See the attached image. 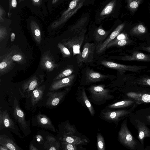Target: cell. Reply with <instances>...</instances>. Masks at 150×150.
Masks as SVG:
<instances>
[{"mask_svg": "<svg viewBox=\"0 0 150 150\" xmlns=\"http://www.w3.org/2000/svg\"><path fill=\"white\" fill-rule=\"evenodd\" d=\"M29 150H38V149L34 146L32 143H30L29 146Z\"/></svg>", "mask_w": 150, "mask_h": 150, "instance_id": "obj_41", "label": "cell"}, {"mask_svg": "<svg viewBox=\"0 0 150 150\" xmlns=\"http://www.w3.org/2000/svg\"><path fill=\"white\" fill-rule=\"evenodd\" d=\"M108 34V33L103 29L98 28L94 33V39L97 42L100 44L106 38Z\"/></svg>", "mask_w": 150, "mask_h": 150, "instance_id": "obj_27", "label": "cell"}, {"mask_svg": "<svg viewBox=\"0 0 150 150\" xmlns=\"http://www.w3.org/2000/svg\"><path fill=\"white\" fill-rule=\"evenodd\" d=\"M101 64L105 67L117 70L119 71H124L132 70L131 67L122 64L115 63L112 62L103 60L101 62Z\"/></svg>", "mask_w": 150, "mask_h": 150, "instance_id": "obj_23", "label": "cell"}, {"mask_svg": "<svg viewBox=\"0 0 150 150\" xmlns=\"http://www.w3.org/2000/svg\"><path fill=\"white\" fill-rule=\"evenodd\" d=\"M40 66L42 69L48 72H50L58 68L59 65L56 64L51 54L49 52H46L43 53L41 57Z\"/></svg>", "mask_w": 150, "mask_h": 150, "instance_id": "obj_10", "label": "cell"}, {"mask_svg": "<svg viewBox=\"0 0 150 150\" xmlns=\"http://www.w3.org/2000/svg\"><path fill=\"white\" fill-rule=\"evenodd\" d=\"M13 109L14 118L21 129L26 136L25 131L29 129V122L26 120L24 112L21 108L18 100L15 98L14 100Z\"/></svg>", "mask_w": 150, "mask_h": 150, "instance_id": "obj_7", "label": "cell"}, {"mask_svg": "<svg viewBox=\"0 0 150 150\" xmlns=\"http://www.w3.org/2000/svg\"><path fill=\"white\" fill-rule=\"evenodd\" d=\"M132 30L134 33H144L145 32L146 29L145 27L142 24H140L136 26Z\"/></svg>", "mask_w": 150, "mask_h": 150, "instance_id": "obj_34", "label": "cell"}, {"mask_svg": "<svg viewBox=\"0 0 150 150\" xmlns=\"http://www.w3.org/2000/svg\"><path fill=\"white\" fill-rule=\"evenodd\" d=\"M70 90V89L67 88L60 91H53L48 92L47 95L48 98L46 105L51 107L57 105L65 98Z\"/></svg>", "mask_w": 150, "mask_h": 150, "instance_id": "obj_9", "label": "cell"}, {"mask_svg": "<svg viewBox=\"0 0 150 150\" xmlns=\"http://www.w3.org/2000/svg\"><path fill=\"white\" fill-rule=\"evenodd\" d=\"M43 75L37 74L24 82L20 88V92L23 98H28L33 91L44 81Z\"/></svg>", "mask_w": 150, "mask_h": 150, "instance_id": "obj_3", "label": "cell"}, {"mask_svg": "<svg viewBox=\"0 0 150 150\" xmlns=\"http://www.w3.org/2000/svg\"><path fill=\"white\" fill-rule=\"evenodd\" d=\"M6 14V12L4 9L1 6H0V21L1 22L4 21V20L2 18V17L5 15Z\"/></svg>", "mask_w": 150, "mask_h": 150, "instance_id": "obj_38", "label": "cell"}, {"mask_svg": "<svg viewBox=\"0 0 150 150\" xmlns=\"http://www.w3.org/2000/svg\"><path fill=\"white\" fill-rule=\"evenodd\" d=\"M129 112L125 110H112L106 107L100 111L99 117L111 124L118 125L119 122L126 117Z\"/></svg>", "mask_w": 150, "mask_h": 150, "instance_id": "obj_2", "label": "cell"}, {"mask_svg": "<svg viewBox=\"0 0 150 150\" xmlns=\"http://www.w3.org/2000/svg\"><path fill=\"white\" fill-rule=\"evenodd\" d=\"M59 139L61 142L75 145H86L88 143V141L86 137H83L80 134L63 135L60 136Z\"/></svg>", "mask_w": 150, "mask_h": 150, "instance_id": "obj_12", "label": "cell"}, {"mask_svg": "<svg viewBox=\"0 0 150 150\" xmlns=\"http://www.w3.org/2000/svg\"><path fill=\"white\" fill-rule=\"evenodd\" d=\"M124 25V23L119 25L104 41L97 45L96 49V52L98 54L103 52L106 48L108 44L118 35Z\"/></svg>", "mask_w": 150, "mask_h": 150, "instance_id": "obj_14", "label": "cell"}, {"mask_svg": "<svg viewBox=\"0 0 150 150\" xmlns=\"http://www.w3.org/2000/svg\"><path fill=\"white\" fill-rule=\"evenodd\" d=\"M97 148L98 150H105V145L104 139L102 134L98 133L96 137Z\"/></svg>", "mask_w": 150, "mask_h": 150, "instance_id": "obj_30", "label": "cell"}, {"mask_svg": "<svg viewBox=\"0 0 150 150\" xmlns=\"http://www.w3.org/2000/svg\"><path fill=\"white\" fill-rule=\"evenodd\" d=\"M30 27L35 41L38 44H40L41 40V33L38 25L36 21L32 20L30 23Z\"/></svg>", "mask_w": 150, "mask_h": 150, "instance_id": "obj_22", "label": "cell"}, {"mask_svg": "<svg viewBox=\"0 0 150 150\" xmlns=\"http://www.w3.org/2000/svg\"><path fill=\"white\" fill-rule=\"evenodd\" d=\"M86 79L82 84L88 85L103 81L108 78L109 76L96 72L92 69H88L86 71Z\"/></svg>", "mask_w": 150, "mask_h": 150, "instance_id": "obj_13", "label": "cell"}, {"mask_svg": "<svg viewBox=\"0 0 150 150\" xmlns=\"http://www.w3.org/2000/svg\"><path fill=\"white\" fill-rule=\"evenodd\" d=\"M126 122L123 121L121 124L118 138L123 145L133 149L137 145V142L127 128Z\"/></svg>", "mask_w": 150, "mask_h": 150, "instance_id": "obj_5", "label": "cell"}, {"mask_svg": "<svg viewBox=\"0 0 150 150\" xmlns=\"http://www.w3.org/2000/svg\"><path fill=\"white\" fill-rule=\"evenodd\" d=\"M12 52L6 54L0 64V74L1 75L9 71L13 67V61L12 59Z\"/></svg>", "mask_w": 150, "mask_h": 150, "instance_id": "obj_17", "label": "cell"}, {"mask_svg": "<svg viewBox=\"0 0 150 150\" xmlns=\"http://www.w3.org/2000/svg\"><path fill=\"white\" fill-rule=\"evenodd\" d=\"M14 129L15 124L9 116L7 110H0V130L4 128Z\"/></svg>", "mask_w": 150, "mask_h": 150, "instance_id": "obj_16", "label": "cell"}, {"mask_svg": "<svg viewBox=\"0 0 150 150\" xmlns=\"http://www.w3.org/2000/svg\"><path fill=\"white\" fill-rule=\"evenodd\" d=\"M0 145L6 146L10 150H22L11 139L4 135L0 136Z\"/></svg>", "mask_w": 150, "mask_h": 150, "instance_id": "obj_21", "label": "cell"}, {"mask_svg": "<svg viewBox=\"0 0 150 150\" xmlns=\"http://www.w3.org/2000/svg\"><path fill=\"white\" fill-rule=\"evenodd\" d=\"M73 72L72 69L68 68L64 70L57 74L53 79L54 81L63 78L67 77L71 75Z\"/></svg>", "mask_w": 150, "mask_h": 150, "instance_id": "obj_32", "label": "cell"}, {"mask_svg": "<svg viewBox=\"0 0 150 150\" xmlns=\"http://www.w3.org/2000/svg\"><path fill=\"white\" fill-rule=\"evenodd\" d=\"M114 3V1H112L108 4L102 11L100 13V15L103 16L110 13L112 10Z\"/></svg>", "mask_w": 150, "mask_h": 150, "instance_id": "obj_33", "label": "cell"}, {"mask_svg": "<svg viewBox=\"0 0 150 150\" xmlns=\"http://www.w3.org/2000/svg\"><path fill=\"white\" fill-rule=\"evenodd\" d=\"M59 128L60 136L79 134L74 125H71L68 120L59 125Z\"/></svg>", "mask_w": 150, "mask_h": 150, "instance_id": "obj_19", "label": "cell"}, {"mask_svg": "<svg viewBox=\"0 0 150 150\" xmlns=\"http://www.w3.org/2000/svg\"><path fill=\"white\" fill-rule=\"evenodd\" d=\"M76 99L77 101L81 103L89 111L90 115L93 117L96 111L87 95L85 88L83 87H79L76 94Z\"/></svg>", "mask_w": 150, "mask_h": 150, "instance_id": "obj_8", "label": "cell"}, {"mask_svg": "<svg viewBox=\"0 0 150 150\" xmlns=\"http://www.w3.org/2000/svg\"><path fill=\"white\" fill-rule=\"evenodd\" d=\"M37 125L43 129H48L54 132L56 130L49 117L45 115L39 113L35 117Z\"/></svg>", "mask_w": 150, "mask_h": 150, "instance_id": "obj_15", "label": "cell"}, {"mask_svg": "<svg viewBox=\"0 0 150 150\" xmlns=\"http://www.w3.org/2000/svg\"><path fill=\"white\" fill-rule=\"evenodd\" d=\"M24 0H19V1H18V3H20V2H21L22 1H23Z\"/></svg>", "mask_w": 150, "mask_h": 150, "instance_id": "obj_47", "label": "cell"}, {"mask_svg": "<svg viewBox=\"0 0 150 150\" xmlns=\"http://www.w3.org/2000/svg\"><path fill=\"white\" fill-rule=\"evenodd\" d=\"M58 0H52V4H54L56 3Z\"/></svg>", "mask_w": 150, "mask_h": 150, "instance_id": "obj_45", "label": "cell"}, {"mask_svg": "<svg viewBox=\"0 0 150 150\" xmlns=\"http://www.w3.org/2000/svg\"><path fill=\"white\" fill-rule=\"evenodd\" d=\"M75 75L72 74L64 78L53 81L49 88L50 91H57L64 87L70 86L72 84Z\"/></svg>", "mask_w": 150, "mask_h": 150, "instance_id": "obj_11", "label": "cell"}, {"mask_svg": "<svg viewBox=\"0 0 150 150\" xmlns=\"http://www.w3.org/2000/svg\"><path fill=\"white\" fill-rule=\"evenodd\" d=\"M97 46L94 43L87 42L84 45L82 52L77 55L76 59L78 65L83 63H89L93 62L95 51Z\"/></svg>", "mask_w": 150, "mask_h": 150, "instance_id": "obj_6", "label": "cell"}, {"mask_svg": "<svg viewBox=\"0 0 150 150\" xmlns=\"http://www.w3.org/2000/svg\"><path fill=\"white\" fill-rule=\"evenodd\" d=\"M61 148L63 150H78L83 149L81 145H75L63 142H61Z\"/></svg>", "mask_w": 150, "mask_h": 150, "instance_id": "obj_29", "label": "cell"}, {"mask_svg": "<svg viewBox=\"0 0 150 150\" xmlns=\"http://www.w3.org/2000/svg\"><path fill=\"white\" fill-rule=\"evenodd\" d=\"M127 95L130 97L133 98L138 101L146 103H150V94H145L141 96L140 95L137 94L129 93Z\"/></svg>", "mask_w": 150, "mask_h": 150, "instance_id": "obj_28", "label": "cell"}, {"mask_svg": "<svg viewBox=\"0 0 150 150\" xmlns=\"http://www.w3.org/2000/svg\"><path fill=\"white\" fill-rule=\"evenodd\" d=\"M7 32L5 27L0 26V41L1 42L6 36Z\"/></svg>", "mask_w": 150, "mask_h": 150, "instance_id": "obj_35", "label": "cell"}, {"mask_svg": "<svg viewBox=\"0 0 150 150\" xmlns=\"http://www.w3.org/2000/svg\"><path fill=\"white\" fill-rule=\"evenodd\" d=\"M145 54L142 53H139L136 55V57L139 59H143L145 58Z\"/></svg>", "mask_w": 150, "mask_h": 150, "instance_id": "obj_40", "label": "cell"}, {"mask_svg": "<svg viewBox=\"0 0 150 150\" xmlns=\"http://www.w3.org/2000/svg\"><path fill=\"white\" fill-rule=\"evenodd\" d=\"M127 6L131 14L133 15L144 0H126Z\"/></svg>", "mask_w": 150, "mask_h": 150, "instance_id": "obj_25", "label": "cell"}, {"mask_svg": "<svg viewBox=\"0 0 150 150\" xmlns=\"http://www.w3.org/2000/svg\"><path fill=\"white\" fill-rule=\"evenodd\" d=\"M146 82L147 84L150 86V79H148L146 80Z\"/></svg>", "mask_w": 150, "mask_h": 150, "instance_id": "obj_44", "label": "cell"}, {"mask_svg": "<svg viewBox=\"0 0 150 150\" xmlns=\"http://www.w3.org/2000/svg\"><path fill=\"white\" fill-rule=\"evenodd\" d=\"M83 31L71 38L63 39L62 43L68 48L73 55L81 53L80 47L84 39V32Z\"/></svg>", "mask_w": 150, "mask_h": 150, "instance_id": "obj_4", "label": "cell"}, {"mask_svg": "<svg viewBox=\"0 0 150 150\" xmlns=\"http://www.w3.org/2000/svg\"><path fill=\"white\" fill-rule=\"evenodd\" d=\"M33 5L35 6H39L42 4V0H31Z\"/></svg>", "mask_w": 150, "mask_h": 150, "instance_id": "obj_39", "label": "cell"}, {"mask_svg": "<svg viewBox=\"0 0 150 150\" xmlns=\"http://www.w3.org/2000/svg\"><path fill=\"white\" fill-rule=\"evenodd\" d=\"M12 59L13 61L21 62L23 60V58L21 55L19 54H16L12 56Z\"/></svg>", "mask_w": 150, "mask_h": 150, "instance_id": "obj_37", "label": "cell"}, {"mask_svg": "<svg viewBox=\"0 0 150 150\" xmlns=\"http://www.w3.org/2000/svg\"><path fill=\"white\" fill-rule=\"evenodd\" d=\"M149 11H150V4L149 5Z\"/></svg>", "mask_w": 150, "mask_h": 150, "instance_id": "obj_48", "label": "cell"}, {"mask_svg": "<svg viewBox=\"0 0 150 150\" xmlns=\"http://www.w3.org/2000/svg\"><path fill=\"white\" fill-rule=\"evenodd\" d=\"M8 149L6 146L1 145H0V150H8Z\"/></svg>", "mask_w": 150, "mask_h": 150, "instance_id": "obj_43", "label": "cell"}, {"mask_svg": "<svg viewBox=\"0 0 150 150\" xmlns=\"http://www.w3.org/2000/svg\"><path fill=\"white\" fill-rule=\"evenodd\" d=\"M15 34L14 33H11V42H13L15 40Z\"/></svg>", "mask_w": 150, "mask_h": 150, "instance_id": "obj_42", "label": "cell"}, {"mask_svg": "<svg viewBox=\"0 0 150 150\" xmlns=\"http://www.w3.org/2000/svg\"><path fill=\"white\" fill-rule=\"evenodd\" d=\"M134 102V101L132 100H124L106 106V107L111 109L125 108L131 105Z\"/></svg>", "mask_w": 150, "mask_h": 150, "instance_id": "obj_26", "label": "cell"}, {"mask_svg": "<svg viewBox=\"0 0 150 150\" xmlns=\"http://www.w3.org/2000/svg\"><path fill=\"white\" fill-rule=\"evenodd\" d=\"M138 139L143 144L144 139L146 137H150V130L143 123H139L137 126Z\"/></svg>", "mask_w": 150, "mask_h": 150, "instance_id": "obj_24", "label": "cell"}, {"mask_svg": "<svg viewBox=\"0 0 150 150\" xmlns=\"http://www.w3.org/2000/svg\"><path fill=\"white\" fill-rule=\"evenodd\" d=\"M61 143L53 137L48 135L43 146L44 149L48 150H59L61 148Z\"/></svg>", "mask_w": 150, "mask_h": 150, "instance_id": "obj_20", "label": "cell"}, {"mask_svg": "<svg viewBox=\"0 0 150 150\" xmlns=\"http://www.w3.org/2000/svg\"><path fill=\"white\" fill-rule=\"evenodd\" d=\"M57 47L59 49L63 57H69L72 54L68 48L62 43L59 42L57 45Z\"/></svg>", "mask_w": 150, "mask_h": 150, "instance_id": "obj_31", "label": "cell"}, {"mask_svg": "<svg viewBox=\"0 0 150 150\" xmlns=\"http://www.w3.org/2000/svg\"><path fill=\"white\" fill-rule=\"evenodd\" d=\"M46 87L44 85L39 86L32 92L30 97V105L32 106H35V105L42 99Z\"/></svg>", "mask_w": 150, "mask_h": 150, "instance_id": "obj_18", "label": "cell"}, {"mask_svg": "<svg viewBox=\"0 0 150 150\" xmlns=\"http://www.w3.org/2000/svg\"><path fill=\"white\" fill-rule=\"evenodd\" d=\"M9 11L8 13H10L11 10L14 9L16 7L17 5L16 0H9Z\"/></svg>", "mask_w": 150, "mask_h": 150, "instance_id": "obj_36", "label": "cell"}, {"mask_svg": "<svg viewBox=\"0 0 150 150\" xmlns=\"http://www.w3.org/2000/svg\"><path fill=\"white\" fill-rule=\"evenodd\" d=\"M86 90L89 93L88 98L90 100L97 105L104 104L115 98L112 95L114 90L106 88L104 84L92 85Z\"/></svg>", "mask_w": 150, "mask_h": 150, "instance_id": "obj_1", "label": "cell"}, {"mask_svg": "<svg viewBox=\"0 0 150 150\" xmlns=\"http://www.w3.org/2000/svg\"><path fill=\"white\" fill-rule=\"evenodd\" d=\"M147 118H148L149 121L150 122V115L148 116L147 117Z\"/></svg>", "mask_w": 150, "mask_h": 150, "instance_id": "obj_46", "label": "cell"}]
</instances>
